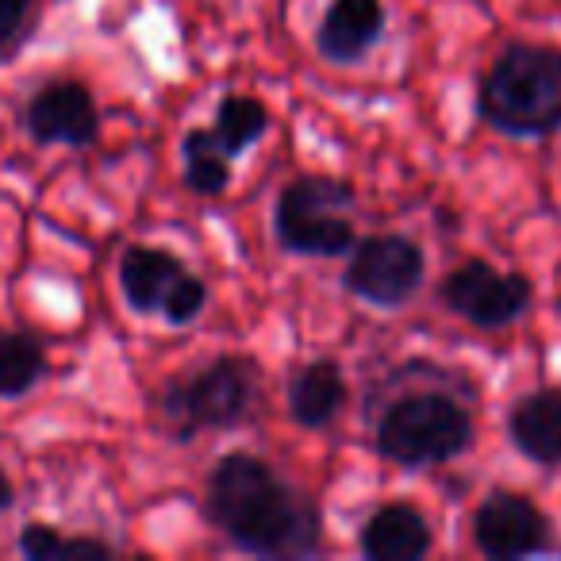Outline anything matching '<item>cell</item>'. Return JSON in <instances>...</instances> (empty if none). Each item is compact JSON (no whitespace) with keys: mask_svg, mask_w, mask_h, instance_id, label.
Wrapping results in <instances>:
<instances>
[{"mask_svg":"<svg viewBox=\"0 0 561 561\" xmlns=\"http://www.w3.org/2000/svg\"><path fill=\"white\" fill-rule=\"evenodd\" d=\"M208 519L254 558H312L323 542V515L308 492L289 484L254 454H224L204 492Z\"/></svg>","mask_w":561,"mask_h":561,"instance_id":"cell-1","label":"cell"},{"mask_svg":"<svg viewBox=\"0 0 561 561\" xmlns=\"http://www.w3.org/2000/svg\"><path fill=\"white\" fill-rule=\"evenodd\" d=\"M477 112L500 135L550 139L561 131V50L507 43L477 89Z\"/></svg>","mask_w":561,"mask_h":561,"instance_id":"cell-2","label":"cell"},{"mask_svg":"<svg viewBox=\"0 0 561 561\" xmlns=\"http://www.w3.org/2000/svg\"><path fill=\"white\" fill-rule=\"evenodd\" d=\"M473 446V415L446 392H408L377 420V450L404 469L454 461Z\"/></svg>","mask_w":561,"mask_h":561,"instance_id":"cell-3","label":"cell"},{"mask_svg":"<svg viewBox=\"0 0 561 561\" xmlns=\"http://www.w3.org/2000/svg\"><path fill=\"white\" fill-rule=\"evenodd\" d=\"M354 188L339 178L305 173L280 188L273 208V234L289 254L305 257H343L354 250Z\"/></svg>","mask_w":561,"mask_h":561,"instance_id":"cell-4","label":"cell"},{"mask_svg":"<svg viewBox=\"0 0 561 561\" xmlns=\"http://www.w3.org/2000/svg\"><path fill=\"white\" fill-rule=\"evenodd\" d=\"M257 369L247 358H216L196 374L165 385L162 412L173 420L178 443H193L201 431L234 427L250 415Z\"/></svg>","mask_w":561,"mask_h":561,"instance_id":"cell-5","label":"cell"},{"mask_svg":"<svg viewBox=\"0 0 561 561\" xmlns=\"http://www.w3.org/2000/svg\"><path fill=\"white\" fill-rule=\"evenodd\" d=\"M427 257L408 234H369L354 242L346 265V289L374 308H400L420 293Z\"/></svg>","mask_w":561,"mask_h":561,"instance_id":"cell-6","label":"cell"},{"mask_svg":"<svg viewBox=\"0 0 561 561\" xmlns=\"http://www.w3.org/2000/svg\"><path fill=\"white\" fill-rule=\"evenodd\" d=\"M438 300L473 328L500 331L512 328L527 312L535 289L523 273H500L489 262L473 257V262H461L458 270L446 273V280L438 285Z\"/></svg>","mask_w":561,"mask_h":561,"instance_id":"cell-7","label":"cell"},{"mask_svg":"<svg viewBox=\"0 0 561 561\" xmlns=\"http://www.w3.org/2000/svg\"><path fill=\"white\" fill-rule=\"evenodd\" d=\"M550 538L553 527L546 519V512L535 500L519 496V492L496 489L473 512V542L492 561H515L542 553L550 550Z\"/></svg>","mask_w":561,"mask_h":561,"instance_id":"cell-8","label":"cell"},{"mask_svg":"<svg viewBox=\"0 0 561 561\" xmlns=\"http://www.w3.org/2000/svg\"><path fill=\"white\" fill-rule=\"evenodd\" d=\"M24 127L43 147H89L101 135V116L81 81H50L27 101Z\"/></svg>","mask_w":561,"mask_h":561,"instance_id":"cell-9","label":"cell"},{"mask_svg":"<svg viewBox=\"0 0 561 561\" xmlns=\"http://www.w3.org/2000/svg\"><path fill=\"white\" fill-rule=\"evenodd\" d=\"M385 9L381 0H331L328 16L316 32V47L328 62L354 66L381 43Z\"/></svg>","mask_w":561,"mask_h":561,"instance_id":"cell-10","label":"cell"},{"mask_svg":"<svg viewBox=\"0 0 561 561\" xmlns=\"http://www.w3.org/2000/svg\"><path fill=\"white\" fill-rule=\"evenodd\" d=\"M431 523L412 504H385L366 519L358 546L369 561H420L431 550Z\"/></svg>","mask_w":561,"mask_h":561,"instance_id":"cell-11","label":"cell"},{"mask_svg":"<svg viewBox=\"0 0 561 561\" xmlns=\"http://www.w3.org/2000/svg\"><path fill=\"white\" fill-rule=\"evenodd\" d=\"M185 273L173 250L165 247H127V254L119 257V293L124 300L142 316H162V305L170 297V289L178 285V277Z\"/></svg>","mask_w":561,"mask_h":561,"instance_id":"cell-12","label":"cell"},{"mask_svg":"<svg viewBox=\"0 0 561 561\" xmlns=\"http://www.w3.org/2000/svg\"><path fill=\"white\" fill-rule=\"evenodd\" d=\"M507 435L523 458L538 466H561V392L535 389L507 412Z\"/></svg>","mask_w":561,"mask_h":561,"instance_id":"cell-13","label":"cell"},{"mask_svg":"<svg viewBox=\"0 0 561 561\" xmlns=\"http://www.w3.org/2000/svg\"><path fill=\"white\" fill-rule=\"evenodd\" d=\"M346 404V377L335 358H316L300 366L289 381V412L300 427L320 431L343 412Z\"/></svg>","mask_w":561,"mask_h":561,"instance_id":"cell-14","label":"cell"},{"mask_svg":"<svg viewBox=\"0 0 561 561\" xmlns=\"http://www.w3.org/2000/svg\"><path fill=\"white\" fill-rule=\"evenodd\" d=\"M47 374V351L32 331L0 328V400H20Z\"/></svg>","mask_w":561,"mask_h":561,"instance_id":"cell-15","label":"cell"},{"mask_svg":"<svg viewBox=\"0 0 561 561\" xmlns=\"http://www.w3.org/2000/svg\"><path fill=\"white\" fill-rule=\"evenodd\" d=\"M181 162H185V185L196 196H219L231 181V154L219 147L211 127H193L181 139Z\"/></svg>","mask_w":561,"mask_h":561,"instance_id":"cell-16","label":"cell"},{"mask_svg":"<svg viewBox=\"0 0 561 561\" xmlns=\"http://www.w3.org/2000/svg\"><path fill=\"white\" fill-rule=\"evenodd\" d=\"M211 131H216L219 147H224L227 154L239 158V154H247V150L254 147L265 131H270V112H265V104L254 101V96L231 93V96L219 101Z\"/></svg>","mask_w":561,"mask_h":561,"instance_id":"cell-17","label":"cell"},{"mask_svg":"<svg viewBox=\"0 0 561 561\" xmlns=\"http://www.w3.org/2000/svg\"><path fill=\"white\" fill-rule=\"evenodd\" d=\"M204 305H208V285H204L196 273H181L178 285L170 289V297H165L162 305V320L170 323V328H185V323H193L196 316L204 312Z\"/></svg>","mask_w":561,"mask_h":561,"instance_id":"cell-18","label":"cell"},{"mask_svg":"<svg viewBox=\"0 0 561 561\" xmlns=\"http://www.w3.org/2000/svg\"><path fill=\"white\" fill-rule=\"evenodd\" d=\"M62 542H66V535H58L47 523H27V527L20 530V553L32 561H58Z\"/></svg>","mask_w":561,"mask_h":561,"instance_id":"cell-19","label":"cell"},{"mask_svg":"<svg viewBox=\"0 0 561 561\" xmlns=\"http://www.w3.org/2000/svg\"><path fill=\"white\" fill-rule=\"evenodd\" d=\"M27 9H32V0H0V47L24 27Z\"/></svg>","mask_w":561,"mask_h":561,"instance_id":"cell-20","label":"cell"},{"mask_svg":"<svg viewBox=\"0 0 561 561\" xmlns=\"http://www.w3.org/2000/svg\"><path fill=\"white\" fill-rule=\"evenodd\" d=\"M12 504H16V492H12L9 473H4V469H0V512H9Z\"/></svg>","mask_w":561,"mask_h":561,"instance_id":"cell-21","label":"cell"},{"mask_svg":"<svg viewBox=\"0 0 561 561\" xmlns=\"http://www.w3.org/2000/svg\"><path fill=\"white\" fill-rule=\"evenodd\" d=\"M558 312H561V300H558Z\"/></svg>","mask_w":561,"mask_h":561,"instance_id":"cell-22","label":"cell"}]
</instances>
